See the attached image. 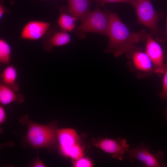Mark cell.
I'll return each instance as SVG.
<instances>
[{"label":"cell","mask_w":167,"mask_h":167,"mask_svg":"<svg viewBox=\"0 0 167 167\" xmlns=\"http://www.w3.org/2000/svg\"><path fill=\"white\" fill-rule=\"evenodd\" d=\"M108 14L109 22L107 36L109 39L105 51L113 53L116 57L127 55L137 48L135 44L145 38L146 33L131 32L117 14L110 11Z\"/></svg>","instance_id":"cell-1"},{"label":"cell","mask_w":167,"mask_h":167,"mask_svg":"<svg viewBox=\"0 0 167 167\" xmlns=\"http://www.w3.org/2000/svg\"><path fill=\"white\" fill-rule=\"evenodd\" d=\"M23 125L28 127V132L24 140L33 148H45L48 150L55 148L58 139L55 124L51 123L46 125H41L30 121L27 115L19 119Z\"/></svg>","instance_id":"cell-2"},{"label":"cell","mask_w":167,"mask_h":167,"mask_svg":"<svg viewBox=\"0 0 167 167\" xmlns=\"http://www.w3.org/2000/svg\"><path fill=\"white\" fill-rule=\"evenodd\" d=\"M133 7L139 21L150 30L157 41L161 42L167 39L166 32L158 25V19L162 16L161 14L155 11L151 0H136Z\"/></svg>","instance_id":"cell-3"},{"label":"cell","mask_w":167,"mask_h":167,"mask_svg":"<svg viewBox=\"0 0 167 167\" xmlns=\"http://www.w3.org/2000/svg\"><path fill=\"white\" fill-rule=\"evenodd\" d=\"M81 24L75 29V33L79 36H84L88 32H93L107 36L109 27V14L101 10L97 6L96 9L89 12Z\"/></svg>","instance_id":"cell-4"},{"label":"cell","mask_w":167,"mask_h":167,"mask_svg":"<svg viewBox=\"0 0 167 167\" xmlns=\"http://www.w3.org/2000/svg\"><path fill=\"white\" fill-rule=\"evenodd\" d=\"M126 56L129 59L128 67L138 78L150 76L155 73L150 59L145 52L140 49L137 48Z\"/></svg>","instance_id":"cell-5"},{"label":"cell","mask_w":167,"mask_h":167,"mask_svg":"<svg viewBox=\"0 0 167 167\" xmlns=\"http://www.w3.org/2000/svg\"><path fill=\"white\" fill-rule=\"evenodd\" d=\"M127 153L128 159L130 161L134 160H139L148 167H159L166 165L161 161L163 156L162 152L152 154L148 148L143 145L129 149Z\"/></svg>","instance_id":"cell-6"},{"label":"cell","mask_w":167,"mask_h":167,"mask_svg":"<svg viewBox=\"0 0 167 167\" xmlns=\"http://www.w3.org/2000/svg\"><path fill=\"white\" fill-rule=\"evenodd\" d=\"M145 52L153 65L154 72L163 75L165 68L164 53L161 45L149 34L146 33Z\"/></svg>","instance_id":"cell-7"},{"label":"cell","mask_w":167,"mask_h":167,"mask_svg":"<svg viewBox=\"0 0 167 167\" xmlns=\"http://www.w3.org/2000/svg\"><path fill=\"white\" fill-rule=\"evenodd\" d=\"M71 41V37L67 32L62 30L58 26L55 25L50 28L45 35L43 48L50 52L54 48L67 45Z\"/></svg>","instance_id":"cell-8"},{"label":"cell","mask_w":167,"mask_h":167,"mask_svg":"<svg viewBox=\"0 0 167 167\" xmlns=\"http://www.w3.org/2000/svg\"><path fill=\"white\" fill-rule=\"evenodd\" d=\"M50 25V23L46 21L39 20L29 21L23 28L20 38L32 41L39 40L45 36Z\"/></svg>","instance_id":"cell-9"},{"label":"cell","mask_w":167,"mask_h":167,"mask_svg":"<svg viewBox=\"0 0 167 167\" xmlns=\"http://www.w3.org/2000/svg\"><path fill=\"white\" fill-rule=\"evenodd\" d=\"M96 145L120 160L123 159L124 153L129 149V145L125 139L114 140L106 138L98 142Z\"/></svg>","instance_id":"cell-10"},{"label":"cell","mask_w":167,"mask_h":167,"mask_svg":"<svg viewBox=\"0 0 167 167\" xmlns=\"http://www.w3.org/2000/svg\"><path fill=\"white\" fill-rule=\"evenodd\" d=\"M90 0H68V6L61 8L82 21L89 13Z\"/></svg>","instance_id":"cell-11"},{"label":"cell","mask_w":167,"mask_h":167,"mask_svg":"<svg viewBox=\"0 0 167 167\" xmlns=\"http://www.w3.org/2000/svg\"><path fill=\"white\" fill-rule=\"evenodd\" d=\"M57 133L60 148H66L78 144L79 138L75 131L72 129H57Z\"/></svg>","instance_id":"cell-12"},{"label":"cell","mask_w":167,"mask_h":167,"mask_svg":"<svg viewBox=\"0 0 167 167\" xmlns=\"http://www.w3.org/2000/svg\"><path fill=\"white\" fill-rule=\"evenodd\" d=\"M18 72L15 66L8 65L0 74L1 83L17 92L20 88L19 84L16 82Z\"/></svg>","instance_id":"cell-13"},{"label":"cell","mask_w":167,"mask_h":167,"mask_svg":"<svg viewBox=\"0 0 167 167\" xmlns=\"http://www.w3.org/2000/svg\"><path fill=\"white\" fill-rule=\"evenodd\" d=\"M10 88L0 83V103L2 105H6L16 101L20 104L24 101V96L21 94L16 93Z\"/></svg>","instance_id":"cell-14"},{"label":"cell","mask_w":167,"mask_h":167,"mask_svg":"<svg viewBox=\"0 0 167 167\" xmlns=\"http://www.w3.org/2000/svg\"><path fill=\"white\" fill-rule=\"evenodd\" d=\"M60 11V14L58 21V26L63 31L67 32L72 31L75 28V22L77 19L61 8Z\"/></svg>","instance_id":"cell-15"},{"label":"cell","mask_w":167,"mask_h":167,"mask_svg":"<svg viewBox=\"0 0 167 167\" xmlns=\"http://www.w3.org/2000/svg\"><path fill=\"white\" fill-rule=\"evenodd\" d=\"M11 48L9 44L4 39H0V63L8 65L10 62Z\"/></svg>","instance_id":"cell-16"},{"label":"cell","mask_w":167,"mask_h":167,"mask_svg":"<svg viewBox=\"0 0 167 167\" xmlns=\"http://www.w3.org/2000/svg\"><path fill=\"white\" fill-rule=\"evenodd\" d=\"M62 153L64 156L70 157L77 160L81 158L83 155V151L79 144L74 145L67 148H60Z\"/></svg>","instance_id":"cell-17"},{"label":"cell","mask_w":167,"mask_h":167,"mask_svg":"<svg viewBox=\"0 0 167 167\" xmlns=\"http://www.w3.org/2000/svg\"><path fill=\"white\" fill-rule=\"evenodd\" d=\"M162 88L160 93V96L162 101L167 100V61L165 65V68L163 75Z\"/></svg>","instance_id":"cell-18"},{"label":"cell","mask_w":167,"mask_h":167,"mask_svg":"<svg viewBox=\"0 0 167 167\" xmlns=\"http://www.w3.org/2000/svg\"><path fill=\"white\" fill-rule=\"evenodd\" d=\"M102 6H104L108 3L123 2L129 4L134 6L136 0H94Z\"/></svg>","instance_id":"cell-19"},{"label":"cell","mask_w":167,"mask_h":167,"mask_svg":"<svg viewBox=\"0 0 167 167\" xmlns=\"http://www.w3.org/2000/svg\"><path fill=\"white\" fill-rule=\"evenodd\" d=\"M74 163V165L77 167H90L92 166L91 161L85 158H80L76 160Z\"/></svg>","instance_id":"cell-20"},{"label":"cell","mask_w":167,"mask_h":167,"mask_svg":"<svg viewBox=\"0 0 167 167\" xmlns=\"http://www.w3.org/2000/svg\"><path fill=\"white\" fill-rule=\"evenodd\" d=\"M11 14V11L5 6L3 0H0V19H1L5 13Z\"/></svg>","instance_id":"cell-21"},{"label":"cell","mask_w":167,"mask_h":167,"mask_svg":"<svg viewBox=\"0 0 167 167\" xmlns=\"http://www.w3.org/2000/svg\"><path fill=\"white\" fill-rule=\"evenodd\" d=\"M2 105L0 106V124H2L6 119V113L5 109Z\"/></svg>","instance_id":"cell-22"},{"label":"cell","mask_w":167,"mask_h":167,"mask_svg":"<svg viewBox=\"0 0 167 167\" xmlns=\"http://www.w3.org/2000/svg\"><path fill=\"white\" fill-rule=\"evenodd\" d=\"M32 166L34 167H45V166L39 158H37L33 163Z\"/></svg>","instance_id":"cell-23"},{"label":"cell","mask_w":167,"mask_h":167,"mask_svg":"<svg viewBox=\"0 0 167 167\" xmlns=\"http://www.w3.org/2000/svg\"><path fill=\"white\" fill-rule=\"evenodd\" d=\"M166 35L167 37V18L166 19ZM164 60L165 62H166L167 61V48L166 49H165V51L164 53Z\"/></svg>","instance_id":"cell-24"},{"label":"cell","mask_w":167,"mask_h":167,"mask_svg":"<svg viewBox=\"0 0 167 167\" xmlns=\"http://www.w3.org/2000/svg\"><path fill=\"white\" fill-rule=\"evenodd\" d=\"M165 114L166 117V121L167 122V108H166L165 110Z\"/></svg>","instance_id":"cell-25"},{"label":"cell","mask_w":167,"mask_h":167,"mask_svg":"<svg viewBox=\"0 0 167 167\" xmlns=\"http://www.w3.org/2000/svg\"><path fill=\"white\" fill-rule=\"evenodd\" d=\"M15 0H11V5L13 4L15 2Z\"/></svg>","instance_id":"cell-26"}]
</instances>
